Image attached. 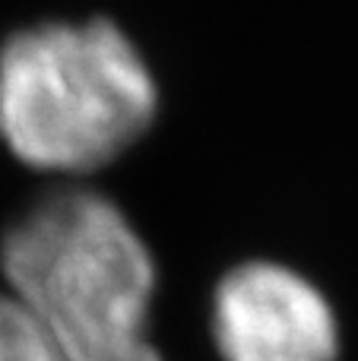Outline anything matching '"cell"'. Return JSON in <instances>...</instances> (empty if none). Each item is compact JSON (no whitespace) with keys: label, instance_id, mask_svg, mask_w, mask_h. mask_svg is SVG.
<instances>
[{"label":"cell","instance_id":"1","mask_svg":"<svg viewBox=\"0 0 358 361\" xmlns=\"http://www.w3.org/2000/svg\"><path fill=\"white\" fill-rule=\"evenodd\" d=\"M0 269L73 361H165L149 333L156 257L111 197L67 187L38 200L6 228Z\"/></svg>","mask_w":358,"mask_h":361},{"label":"cell","instance_id":"2","mask_svg":"<svg viewBox=\"0 0 358 361\" xmlns=\"http://www.w3.org/2000/svg\"><path fill=\"white\" fill-rule=\"evenodd\" d=\"M159 114L149 61L111 19H48L0 44V143L48 175L124 156Z\"/></svg>","mask_w":358,"mask_h":361},{"label":"cell","instance_id":"3","mask_svg":"<svg viewBox=\"0 0 358 361\" xmlns=\"http://www.w3.org/2000/svg\"><path fill=\"white\" fill-rule=\"evenodd\" d=\"M209 333L219 361H340L342 352L323 288L279 260L226 269L209 298Z\"/></svg>","mask_w":358,"mask_h":361},{"label":"cell","instance_id":"4","mask_svg":"<svg viewBox=\"0 0 358 361\" xmlns=\"http://www.w3.org/2000/svg\"><path fill=\"white\" fill-rule=\"evenodd\" d=\"M0 361H73L23 305L0 295Z\"/></svg>","mask_w":358,"mask_h":361}]
</instances>
